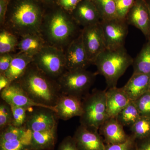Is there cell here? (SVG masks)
<instances>
[{"label":"cell","instance_id":"cell-1","mask_svg":"<svg viewBox=\"0 0 150 150\" xmlns=\"http://www.w3.org/2000/svg\"><path fill=\"white\" fill-rule=\"evenodd\" d=\"M50 7L45 11L40 34L46 44L64 50L81 30L71 14L56 4Z\"/></svg>","mask_w":150,"mask_h":150},{"label":"cell","instance_id":"cell-2","mask_svg":"<svg viewBox=\"0 0 150 150\" xmlns=\"http://www.w3.org/2000/svg\"><path fill=\"white\" fill-rule=\"evenodd\" d=\"M44 6L36 0H11L4 28L18 37L40 33L45 12Z\"/></svg>","mask_w":150,"mask_h":150},{"label":"cell","instance_id":"cell-3","mask_svg":"<svg viewBox=\"0 0 150 150\" xmlns=\"http://www.w3.org/2000/svg\"><path fill=\"white\" fill-rule=\"evenodd\" d=\"M17 81L34 102L56 112L55 107L62 94L57 80L46 75L33 62Z\"/></svg>","mask_w":150,"mask_h":150},{"label":"cell","instance_id":"cell-4","mask_svg":"<svg viewBox=\"0 0 150 150\" xmlns=\"http://www.w3.org/2000/svg\"><path fill=\"white\" fill-rule=\"evenodd\" d=\"M134 59L124 47L118 49L106 48L99 54L93 64L97 68V74L103 76L108 88L116 87L118 80L133 64Z\"/></svg>","mask_w":150,"mask_h":150},{"label":"cell","instance_id":"cell-5","mask_svg":"<svg viewBox=\"0 0 150 150\" xmlns=\"http://www.w3.org/2000/svg\"><path fill=\"white\" fill-rule=\"evenodd\" d=\"M106 90L94 89L82 98L83 112L80 117L81 125L98 131L108 118L106 104Z\"/></svg>","mask_w":150,"mask_h":150},{"label":"cell","instance_id":"cell-6","mask_svg":"<svg viewBox=\"0 0 150 150\" xmlns=\"http://www.w3.org/2000/svg\"><path fill=\"white\" fill-rule=\"evenodd\" d=\"M96 73L79 69L67 71L57 79L62 94L77 97L82 99L88 93L94 82Z\"/></svg>","mask_w":150,"mask_h":150},{"label":"cell","instance_id":"cell-7","mask_svg":"<svg viewBox=\"0 0 150 150\" xmlns=\"http://www.w3.org/2000/svg\"><path fill=\"white\" fill-rule=\"evenodd\" d=\"M33 62L38 69L55 79L67 71L64 51L48 44L33 56Z\"/></svg>","mask_w":150,"mask_h":150},{"label":"cell","instance_id":"cell-8","mask_svg":"<svg viewBox=\"0 0 150 150\" xmlns=\"http://www.w3.org/2000/svg\"><path fill=\"white\" fill-rule=\"evenodd\" d=\"M102 27L107 49L113 50L124 47L128 33L126 19L118 18L101 21Z\"/></svg>","mask_w":150,"mask_h":150},{"label":"cell","instance_id":"cell-9","mask_svg":"<svg viewBox=\"0 0 150 150\" xmlns=\"http://www.w3.org/2000/svg\"><path fill=\"white\" fill-rule=\"evenodd\" d=\"M100 23L84 27L81 31L84 47L91 64H93L97 56L106 49Z\"/></svg>","mask_w":150,"mask_h":150},{"label":"cell","instance_id":"cell-10","mask_svg":"<svg viewBox=\"0 0 150 150\" xmlns=\"http://www.w3.org/2000/svg\"><path fill=\"white\" fill-rule=\"evenodd\" d=\"M32 108L28 112L24 126L25 129L32 132H38L58 126L59 118L54 110L44 107Z\"/></svg>","mask_w":150,"mask_h":150},{"label":"cell","instance_id":"cell-11","mask_svg":"<svg viewBox=\"0 0 150 150\" xmlns=\"http://www.w3.org/2000/svg\"><path fill=\"white\" fill-rule=\"evenodd\" d=\"M64 51L67 71L86 69L91 64L84 47L81 33Z\"/></svg>","mask_w":150,"mask_h":150},{"label":"cell","instance_id":"cell-12","mask_svg":"<svg viewBox=\"0 0 150 150\" xmlns=\"http://www.w3.org/2000/svg\"><path fill=\"white\" fill-rule=\"evenodd\" d=\"M126 21L128 24L137 28L147 39L150 38V16L147 3L145 0H135L129 11Z\"/></svg>","mask_w":150,"mask_h":150},{"label":"cell","instance_id":"cell-13","mask_svg":"<svg viewBox=\"0 0 150 150\" xmlns=\"http://www.w3.org/2000/svg\"><path fill=\"white\" fill-rule=\"evenodd\" d=\"M1 97L2 100L10 105L28 108L41 107L50 109L34 102L23 89L17 81L11 83L8 86L1 91Z\"/></svg>","mask_w":150,"mask_h":150},{"label":"cell","instance_id":"cell-14","mask_svg":"<svg viewBox=\"0 0 150 150\" xmlns=\"http://www.w3.org/2000/svg\"><path fill=\"white\" fill-rule=\"evenodd\" d=\"M74 139L79 150H104L103 138L98 131L80 125L75 131Z\"/></svg>","mask_w":150,"mask_h":150},{"label":"cell","instance_id":"cell-15","mask_svg":"<svg viewBox=\"0 0 150 150\" xmlns=\"http://www.w3.org/2000/svg\"><path fill=\"white\" fill-rule=\"evenodd\" d=\"M71 15L76 23L83 28L98 24L101 21L96 7L90 0H82Z\"/></svg>","mask_w":150,"mask_h":150},{"label":"cell","instance_id":"cell-16","mask_svg":"<svg viewBox=\"0 0 150 150\" xmlns=\"http://www.w3.org/2000/svg\"><path fill=\"white\" fill-rule=\"evenodd\" d=\"M55 107L59 119L67 121L76 116L80 117L83 112L82 99L62 94Z\"/></svg>","mask_w":150,"mask_h":150},{"label":"cell","instance_id":"cell-17","mask_svg":"<svg viewBox=\"0 0 150 150\" xmlns=\"http://www.w3.org/2000/svg\"><path fill=\"white\" fill-rule=\"evenodd\" d=\"M98 132L106 145L123 143L130 136L126 134L123 126L115 118H108L100 127Z\"/></svg>","mask_w":150,"mask_h":150},{"label":"cell","instance_id":"cell-18","mask_svg":"<svg viewBox=\"0 0 150 150\" xmlns=\"http://www.w3.org/2000/svg\"><path fill=\"white\" fill-rule=\"evenodd\" d=\"M105 96L108 118H116L118 113L131 101L122 88H108L106 90Z\"/></svg>","mask_w":150,"mask_h":150},{"label":"cell","instance_id":"cell-19","mask_svg":"<svg viewBox=\"0 0 150 150\" xmlns=\"http://www.w3.org/2000/svg\"><path fill=\"white\" fill-rule=\"evenodd\" d=\"M150 74L133 73L122 88L131 101H135L149 91Z\"/></svg>","mask_w":150,"mask_h":150},{"label":"cell","instance_id":"cell-20","mask_svg":"<svg viewBox=\"0 0 150 150\" xmlns=\"http://www.w3.org/2000/svg\"><path fill=\"white\" fill-rule=\"evenodd\" d=\"M57 126L45 131L32 132L30 150H54L57 141Z\"/></svg>","mask_w":150,"mask_h":150},{"label":"cell","instance_id":"cell-21","mask_svg":"<svg viewBox=\"0 0 150 150\" xmlns=\"http://www.w3.org/2000/svg\"><path fill=\"white\" fill-rule=\"evenodd\" d=\"M33 62V57L27 54L18 52L15 54L8 69L4 74L11 83L17 81L27 69L28 66Z\"/></svg>","mask_w":150,"mask_h":150},{"label":"cell","instance_id":"cell-22","mask_svg":"<svg viewBox=\"0 0 150 150\" xmlns=\"http://www.w3.org/2000/svg\"><path fill=\"white\" fill-rule=\"evenodd\" d=\"M46 44L40 33H30L20 37L17 48L19 52L33 57Z\"/></svg>","mask_w":150,"mask_h":150},{"label":"cell","instance_id":"cell-23","mask_svg":"<svg viewBox=\"0 0 150 150\" xmlns=\"http://www.w3.org/2000/svg\"><path fill=\"white\" fill-rule=\"evenodd\" d=\"M132 65L134 68L133 73L150 74V38L134 59Z\"/></svg>","mask_w":150,"mask_h":150},{"label":"cell","instance_id":"cell-24","mask_svg":"<svg viewBox=\"0 0 150 150\" xmlns=\"http://www.w3.org/2000/svg\"><path fill=\"white\" fill-rule=\"evenodd\" d=\"M140 112L134 101H130L116 117L117 121L124 126L131 127L139 117Z\"/></svg>","mask_w":150,"mask_h":150},{"label":"cell","instance_id":"cell-25","mask_svg":"<svg viewBox=\"0 0 150 150\" xmlns=\"http://www.w3.org/2000/svg\"><path fill=\"white\" fill-rule=\"evenodd\" d=\"M18 37L4 28L0 31V55L11 53L15 51L18 43Z\"/></svg>","mask_w":150,"mask_h":150},{"label":"cell","instance_id":"cell-26","mask_svg":"<svg viewBox=\"0 0 150 150\" xmlns=\"http://www.w3.org/2000/svg\"><path fill=\"white\" fill-rule=\"evenodd\" d=\"M93 2L99 12L101 21L117 18L115 0H95Z\"/></svg>","mask_w":150,"mask_h":150},{"label":"cell","instance_id":"cell-27","mask_svg":"<svg viewBox=\"0 0 150 150\" xmlns=\"http://www.w3.org/2000/svg\"><path fill=\"white\" fill-rule=\"evenodd\" d=\"M132 135L136 140H141L150 136V117L141 115L130 127Z\"/></svg>","mask_w":150,"mask_h":150},{"label":"cell","instance_id":"cell-28","mask_svg":"<svg viewBox=\"0 0 150 150\" xmlns=\"http://www.w3.org/2000/svg\"><path fill=\"white\" fill-rule=\"evenodd\" d=\"M32 138V131L28 130L24 137L20 139L0 142V150H30Z\"/></svg>","mask_w":150,"mask_h":150},{"label":"cell","instance_id":"cell-29","mask_svg":"<svg viewBox=\"0 0 150 150\" xmlns=\"http://www.w3.org/2000/svg\"><path fill=\"white\" fill-rule=\"evenodd\" d=\"M28 129L23 127H18L12 125L7 126L1 131L0 142H9L20 139L25 137Z\"/></svg>","mask_w":150,"mask_h":150},{"label":"cell","instance_id":"cell-30","mask_svg":"<svg viewBox=\"0 0 150 150\" xmlns=\"http://www.w3.org/2000/svg\"><path fill=\"white\" fill-rule=\"evenodd\" d=\"M12 111L10 105L4 100L0 104V130L1 131L7 126L12 125Z\"/></svg>","mask_w":150,"mask_h":150},{"label":"cell","instance_id":"cell-31","mask_svg":"<svg viewBox=\"0 0 150 150\" xmlns=\"http://www.w3.org/2000/svg\"><path fill=\"white\" fill-rule=\"evenodd\" d=\"M12 111V125L18 127H23L27 118L28 112L30 108L10 105Z\"/></svg>","mask_w":150,"mask_h":150},{"label":"cell","instance_id":"cell-32","mask_svg":"<svg viewBox=\"0 0 150 150\" xmlns=\"http://www.w3.org/2000/svg\"><path fill=\"white\" fill-rule=\"evenodd\" d=\"M141 115L150 117V91H148L134 101Z\"/></svg>","mask_w":150,"mask_h":150},{"label":"cell","instance_id":"cell-33","mask_svg":"<svg viewBox=\"0 0 150 150\" xmlns=\"http://www.w3.org/2000/svg\"><path fill=\"white\" fill-rule=\"evenodd\" d=\"M135 1V0H115L117 9V18L126 19L129 11Z\"/></svg>","mask_w":150,"mask_h":150},{"label":"cell","instance_id":"cell-34","mask_svg":"<svg viewBox=\"0 0 150 150\" xmlns=\"http://www.w3.org/2000/svg\"><path fill=\"white\" fill-rule=\"evenodd\" d=\"M136 140L131 135L127 141L123 143L105 145L104 150H136Z\"/></svg>","mask_w":150,"mask_h":150},{"label":"cell","instance_id":"cell-35","mask_svg":"<svg viewBox=\"0 0 150 150\" xmlns=\"http://www.w3.org/2000/svg\"><path fill=\"white\" fill-rule=\"evenodd\" d=\"M82 1V0H56V4L71 14Z\"/></svg>","mask_w":150,"mask_h":150},{"label":"cell","instance_id":"cell-36","mask_svg":"<svg viewBox=\"0 0 150 150\" xmlns=\"http://www.w3.org/2000/svg\"><path fill=\"white\" fill-rule=\"evenodd\" d=\"M14 55L11 53L0 55V74H4L8 69Z\"/></svg>","mask_w":150,"mask_h":150},{"label":"cell","instance_id":"cell-37","mask_svg":"<svg viewBox=\"0 0 150 150\" xmlns=\"http://www.w3.org/2000/svg\"><path fill=\"white\" fill-rule=\"evenodd\" d=\"M57 150H79L74 137H65L59 144Z\"/></svg>","mask_w":150,"mask_h":150},{"label":"cell","instance_id":"cell-38","mask_svg":"<svg viewBox=\"0 0 150 150\" xmlns=\"http://www.w3.org/2000/svg\"><path fill=\"white\" fill-rule=\"evenodd\" d=\"M11 0H0V24L3 27L4 24L6 15L7 13Z\"/></svg>","mask_w":150,"mask_h":150},{"label":"cell","instance_id":"cell-39","mask_svg":"<svg viewBox=\"0 0 150 150\" xmlns=\"http://www.w3.org/2000/svg\"><path fill=\"white\" fill-rule=\"evenodd\" d=\"M138 140L136 143V150H150V136Z\"/></svg>","mask_w":150,"mask_h":150},{"label":"cell","instance_id":"cell-40","mask_svg":"<svg viewBox=\"0 0 150 150\" xmlns=\"http://www.w3.org/2000/svg\"><path fill=\"white\" fill-rule=\"evenodd\" d=\"M11 83L10 81L5 75L0 74V91H1Z\"/></svg>","mask_w":150,"mask_h":150},{"label":"cell","instance_id":"cell-41","mask_svg":"<svg viewBox=\"0 0 150 150\" xmlns=\"http://www.w3.org/2000/svg\"><path fill=\"white\" fill-rule=\"evenodd\" d=\"M43 6L50 7L56 4V0H36Z\"/></svg>","mask_w":150,"mask_h":150},{"label":"cell","instance_id":"cell-42","mask_svg":"<svg viewBox=\"0 0 150 150\" xmlns=\"http://www.w3.org/2000/svg\"><path fill=\"white\" fill-rule=\"evenodd\" d=\"M147 3L148 8H149V11L150 16V1L148 2Z\"/></svg>","mask_w":150,"mask_h":150},{"label":"cell","instance_id":"cell-43","mask_svg":"<svg viewBox=\"0 0 150 150\" xmlns=\"http://www.w3.org/2000/svg\"><path fill=\"white\" fill-rule=\"evenodd\" d=\"M149 91H150V77L149 79Z\"/></svg>","mask_w":150,"mask_h":150},{"label":"cell","instance_id":"cell-44","mask_svg":"<svg viewBox=\"0 0 150 150\" xmlns=\"http://www.w3.org/2000/svg\"></svg>","mask_w":150,"mask_h":150},{"label":"cell","instance_id":"cell-45","mask_svg":"<svg viewBox=\"0 0 150 150\" xmlns=\"http://www.w3.org/2000/svg\"><path fill=\"white\" fill-rule=\"evenodd\" d=\"M90 1H95V0H90Z\"/></svg>","mask_w":150,"mask_h":150}]
</instances>
